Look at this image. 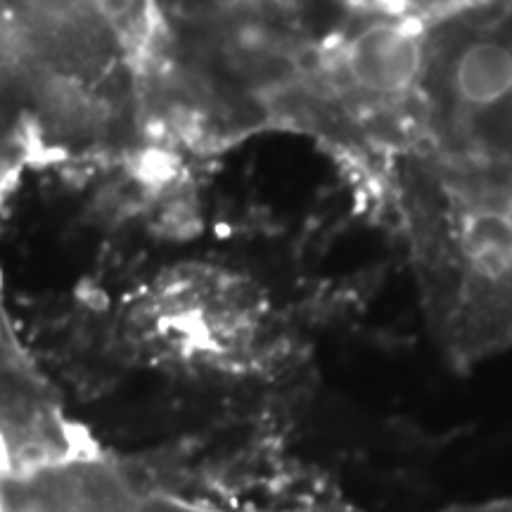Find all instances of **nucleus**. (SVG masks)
I'll list each match as a JSON object with an SVG mask.
<instances>
[{"instance_id": "1", "label": "nucleus", "mask_w": 512, "mask_h": 512, "mask_svg": "<svg viewBox=\"0 0 512 512\" xmlns=\"http://www.w3.org/2000/svg\"><path fill=\"white\" fill-rule=\"evenodd\" d=\"M93 448L19 344L0 302V482Z\"/></svg>"}, {"instance_id": "2", "label": "nucleus", "mask_w": 512, "mask_h": 512, "mask_svg": "<svg viewBox=\"0 0 512 512\" xmlns=\"http://www.w3.org/2000/svg\"><path fill=\"white\" fill-rule=\"evenodd\" d=\"M136 467L100 448L0 482V512H136Z\"/></svg>"}, {"instance_id": "3", "label": "nucleus", "mask_w": 512, "mask_h": 512, "mask_svg": "<svg viewBox=\"0 0 512 512\" xmlns=\"http://www.w3.org/2000/svg\"><path fill=\"white\" fill-rule=\"evenodd\" d=\"M335 64L339 81L358 100L396 105L425 83V31L408 17L373 19L347 36Z\"/></svg>"}, {"instance_id": "4", "label": "nucleus", "mask_w": 512, "mask_h": 512, "mask_svg": "<svg viewBox=\"0 0 512 512\" xmlns=\"http://www.w3.org/2000/svg\"><path fill=\"white\" fill-rule=\"evenodd\" d=\"M302 512H361L349 508L347 503L337 501L335 496H318L316 501H311ZM437 512H512V494L510 496H498V498H489V501H477V503H463V505H453V508H444Z\"/></svg>"}]
</instances>
